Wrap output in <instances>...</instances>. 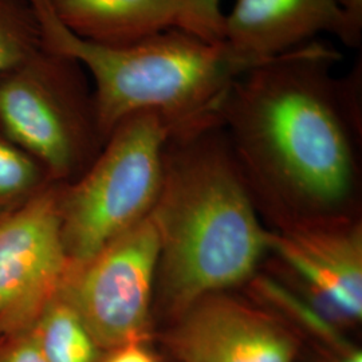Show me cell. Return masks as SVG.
Masks as SVG:
<instances>
[{
  "instance_id": "cell-1",
  "label": "cell",
  "mask_w": 362,
  "mask_h": 362,
  "mask_svg": "<svg viewBox=\"0 0 362 362\" xmlns=\"http://www.w3.org/2000/svg\"><path fill=\"white\" fill-rule=\"evenodd\" d=\"M318 40L252 66L224 94L218 118L245 175L303 207L339 206L357 177L361 58Z\"/></svg>"
},
{
  "instance_id": "cell-2",
  "label": "cell",
  "mask_w": 362,
  "mask_h": 362,
  "mask_svg": "<svg viewBox=\"0 0 362 362\" xmlns=\"http://www.w3.org/2000/svg\"><path fill=\"white\" fill-rule=\"evenodd\" d=\"M219 118L172 132L152 211L160 239L157 294L175 320L202 298L247 281L269 250Z\"/></svg>"
},
{
  "instance_id": "cell-3",
  "label": "cell",
  "mask_w": 362,
  "mask_h": 362,
  "mask_svg": "<svg viewBox=\"0 0 362 362\" xmlns=\"http://www.w3.org/2000/svg\"><path fill=\"white\" fill-rule=\"evenodd\" d=\"M27 1L38 21L42 47L76 59L91 78L104 141L124 118L145 110L161 113L175 130L218 117L233 81L266 61L181 28L128 46L95 45L62 26L49 0Z\"/></svg>"
},
{
  "instance_id": "cell-4",
  "label": "cell",
  "mask_w": 362,
  "mask_h": 362,
  "mask_svg": "<svg viewBox=\"0 0 362 362\" xmlns=\"http://www.w3.org/2000/svg\"><path fill=\"white\" fill-rule=\"evenodd\" d=\"M173 130L158 112L124 118L82 179L59 199L61 233L71 272L152 214Z\"/></svg>"
},
{
  "instance_id": "cell-5",
  "label": "cell",
  "mask_w": 362,
  "mask_h": 362,
  "mask_svg": "<svg viewBox=\"0 0 362 362\" xmlns=\"http://www.w3.org/2000/svg\"><path fill=\"white\" fill-rule=\"evenodd\" d=\"M76 59L40 49L0 74V129L52 177H66L101 152L93 89Z\"/></svg>"
},
{
  "instance_id": "cell-6",
  "label": "cell",
  "mask_w": 362,
  "mask_h": 362,
  "mask_svg": "<svg viewBox=\"0 0 362 362\" xmlns=\"http://www.w3.org/2000/svg\"><path fill=\"white\" fill-rule=\"evenodd\" d=\"M158 255L149 215L69 275L61 293L104 351L151 341Z\"/></svg>"
},
{
  "instance_id": "cell-7",
  "label": "cell",
  "mask_w": 362,
  "mask_h": 362,
  "mask_svg": "<svg viewBox=\"0 0 362 362\" xmlns=\"http://www.w3.org/2000/svg\"><path fill=\"white\" fill-rule=\"evenodd\" d=\"M52 192L0 220V334L30 330L71 274Z\"/></svg>"
},
{
  "instance_id": "cell-8",
  "label": "cell",
  "mask_w": 362,
  "mask_h": 362,
  "mask_svg": "<svg viewBox=\"0 0 362 362\" xmlns=\"http://www.w3.org/2000/svg\"><path fill=\"white\" fill-rule=\"evenodd\" d=\"M163 342L179 362H296L300 346L291 325L224 293L181 313Z\"/></svg>"
},
{
  "instance_id": "cell-9",
  "label": "cell",
  "mask_w": 362,
  "mask_h": 362,
  "mask_svg": "<svg viewBox=\"0 0 362 362\" xmlns=\"http://www.w3.org/2000/svg\"><path fill=\"white\" fill-rule=\"evenodd\" d=\"M274 251L297 281L300 296L341 330L362 318L360 226L327 221L296 224L269 233Z\"/></svg>"
},
{
  "instance_id": "cell-10",
  "label": "cell",
  "mask_w": 362,
  "mask_h": 362,
  "mask_svg": "<svg viewBox=\"0 0 362 362\" xmlns=\"http://www.w3.org/2000/svg\"><path fill=\"white\" fill-rule=\"evenodd\" d=\"M320 33L344 45L348 31L338 0H235L224 15L223 40L258 59L296 50Z\"/></svg>"
},
{
  "instance_id": "cell-11",
  "label": "cell",
  "mask_w": 362,
  "mask_h": 362,
  "mask_svg": "<svg viewBox=\"0 0 362 362\" xmlns=\"http://www.w3.org/2000/svg\"><path fill=\"white\" fill-rule=\"evenodd\" d=\"M57 19L78 38L128 46L170 28L187 31L185 0H49Z\"/></svg>"
},
{
  "instance_id": "cell-12",
  "label": "cell",
  "mask_w": 362,
  "mask_h": 362,
  "mask_svg": "<svg viewBox=\"0 0 362 362\" xmlns=\"http://www.w3.org/2000/svg\"><path fill=\"white\" fill-rule=\"evenodd\" d=\"M47 362H101L103 353L88 327L62 293L31 327Z\"/></svg>"
},
{
  "instance_id": "cell-13",
  "label": "cell",
  "mask_w": 362,
  "mask_h": 362,
  "mask_svg": "<svg viewBox=\"0 0 362 362\" xmlns=\"http://www.w3.org/2000/svg\"><path fill=\"white\" fill-rule=\"evenodd\" d=\"M46 169L0 129V216L11 215L38 192ZM47 173V172H46Z\"/></svg>"
},
{
  "instance_id": "cell-14",
  "label": "cell",
  "mask_w": 362,
  "mask_h": 362,
  "mask_svg": "<svg viewBox=\"0 0 362 362\" xmlns=\"http://www.w3.org/2000/svg\"><path fill=\"white\" fill-rule=\"evenodd\" d=\"M42 49L37 16L27 0H0V74Z\"/></svg>"
},
{
  "instance_id": "cell-15",
  "label": "cell",
  "mask_w": 362,
  "mask_h": 362,
  "mask_svg": "<svg viewBox=\"0 0 362 362\" xmlns=\"http://www.w3.org/2000/svg\"><path fill=\"white\" fill-rule=\"evenodd\" d=\"M187 31L208 42H223L224 13L220 0H185Z\"/></svg>"
},
{
  "instance_id": "cell-16",
  "label": "cell",
  "mask_w": 362,
  "mask_h": 362,
  "mask_svg": "<svg viewBox=\"0 0 362 362\" xmlns=\"http://www.w3.org/2000/svg\"><path fill=\"white\" fill-rule=\"evenodd\" d=\"M0 362H47L33 329L15 337L13 344L4 346Z\"/></svg>"
},
{
  "instance_id": "cell-17",
  "label": "cell",
  "mask_w": 362,
  "mask_h": 362,
  "mask_svg": "<svg viewBox=\"0 0 362 362\" xmlns=\"http://www.w3.org/2000/svg\"><path fill=\"white\" fill-rule=\"evenodd\" d=\"M338 4L346 23V46L360 49L362 42V0H338Z\"/></svg>"
},
{
  "instance_id": "cell-18",
  "label": "cell",
  "mask_w": 362,
  "mask_h": 362,
  "mask_svg": "<svg viewBox=\"0 0 362 362\" xmlns=\"http://www.w3.org/2000/svg\"><path fill=\"white\" fill-rule=\"evenodd\" d=\"M105 353L101 362H158L146 342H132Z\"/></svg>"
},
{
  "instance_id": "cell-19",
  "label": "cell",
  "mask_w": 362,
  "mask_h": 362,
  "mask_svg": "<svg viewBox=\"0 0 362 362\" xmlns=\"http://www.w3.org/2000/svg\"><path fill=\"white\" fill-rule=\"evenodd\" d=\"M329 362H362L361 350L357 349L356 346H349L348 349L329 353L326 354Z\"/></svg>"
},
{
  "instance_id": "cell-20",
  "label": "cell",
  "mask_w": 362,
  "mask_h": 362,
  "mask_svg": "<svg viewBox=\"0 0 362 362\" xmlns=\"http://www.w3.org/2000/svg\"><path fill=\"white\" fill-rule=\"evenodd\" d=\"M3 349H4V346H3V342L0 341V356H1V351H3Z\"/></svg>"
}]
</instances>
